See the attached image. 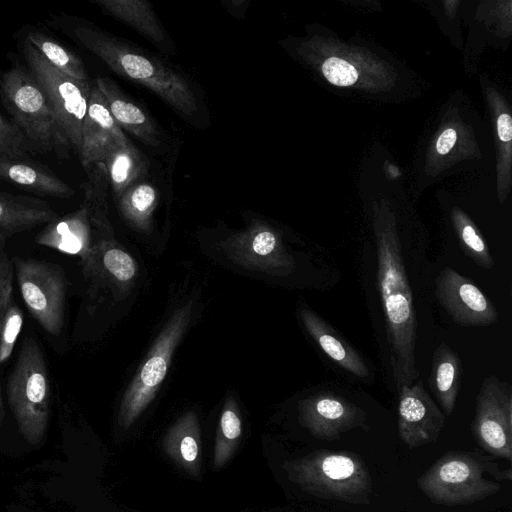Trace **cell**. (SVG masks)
I'll list each match as a JSON object with an SVG mask.
<instances>
[{
    "label": "cell",
    "mask_w": 512,
    "mask_h": 512,
    "mask_svg": "<svg viewBox=\"0 0 512 512\" xmlns=\"http://www.w3.org/2000/svg\"><path fill=\"white\" fill-rule=\"evenodd\" d=\"M471 430L485 452L512 460V389L508 383L494 375L483 380Z\"/></svg>",
    "instance_id": "10"
},
{
    "label": "cell",
    "mask_w": 512,
    "mask_h": 512,
    "mask_svg": "<svg viewBox=\"0 0 512 512\" xmlns=\"http://www.w3.org/2000/svg\"><path fill=\"white\" fill-rule=\"evenodd\" d=\"M56 218L57 213L44 200L0 192V236L5 240Z\"/></svg>",
    "instance_id": "19"
},
{
    "label": "cell",
    "mask_w": 512,
    "mask_h": 512,
    "mask_svg": "<svg viewBox=\"0 0 512 512\" xmlns=\"http://www.w3.org/2000/svg\"><path fill=\"white\" fill-rule=\"evenodd\" d=\"M282 467L289 481L314 497L354 505L372 502L370 471L354 452L316 450L285 461Z\"/></svg>",
    "instance_id": "4"
},
{
    "label": "cell",
    "mask_w": 512,
    "mask_h": 512,
    "mask_svg": "<svg viewBox=\"0 0 512 512\" xmlns=\"http://www.w3.org/2000/svg\"><path fill=\"white\" fill-rule=\"evenodd\" d=\"M22 158L0 156V179L43 196L70 198L74 195V190L47 167Z\"/></svg>",
    "instance_id": "17"
},
{
    "label": "cell",
    "mask_w": 512,
    "mask_h": 512,
    "mask_svg": "<svg viewBox=\"0 0 512 512\" xmlns=\"http://www.w3.org/2000/svg\"><path fill=\"white\" fill-rule=\"evenodd\" d=\"M6 240L0 236V320L1 317L13 301V275L14 266L5 250ZM5 417V408L0 384V432Z\"/></svg>",
    "instance_id": "30"
},
{
    "label": "cell",
    "mask_w": 512,
    "mask_h": 512,
    "mask_svg": "<svg viewBox=\"0 0 512 512\" xmlns=\"http://www.w3.org/2000/svg\"><path fill=\"white\" fill-rule=\"evenodd\" d=\"M156 201L157 192L152 185L136 184L121 196V210L127 218L141 223L149 217Z\"/></svg>",
    "instance_id": "27"
},
{
    "label": "cell",
    "mask_w": 512,
    "mask_h": 512,
    "mask_svg": "<svg viewBox=\"0 0 512 512\" xmlns=\"http://www.w3.org/2000/svg\"><path fill=\"white\" fill-rule=\"evenodd\" d=\"M509 466L502 470L475 451H449L439 457L416 480L419 490L433 503L464 506L497 494L500 481H511Z\"/></svg>",
    "instance_id": "3"
},
{
    "label": "cell",
    "mask_w": 512,
    "mask_h": 512,
    "mask_svg": "<svg viewBox=\"0 0 512 512\" xmlns=\"http://www.w3.org/2000/svg\"><path fill=\"white\" fill-rule=\"evenodd\" d=\"M101 260L105 270L119 281H127L135 275L133 259L120 249L105 250Z\"/></svg>",
    "instance_id": "31"
},
{
    "label": "cell",
    "mask_w": 512,
    "mask_h": 512,
    "mask_svg": "<svg viewBox=\"0 0 512 512\" xmlns=\"http://www.w3.org/2000/svg\"><path fill=\"white\" fill-rule=\"evenodd\" d=\"M398 434L410 449L435 442L446 416L437 406L422 381L398 388Z\"/></svg>",
    "instance_id": "12"
},
{
    "label": "cell",
    "mask_w": 512,
    "mask_h": 512,
    "mask_svg": "<svg viewBox=\"0 0 512 512\" xmlns=\"http://www.w3.org/2000/svg\"><path fill=\"white\" fill-rule=\"evenodd\" d=\"M461 376L462 364L458 353L441 343L433 353L428 384L445 416H450L455 408Z\"/></svg>",
    "instance_id": "21"
},
{
    "label": "cell",
    "mask_w": 512,
    "mask_h": 512,
    "mask_svg": "<svg viewBox=\"0 0 512 512\" xmlns=\"http://www.w3.org/2000/svg\"><path fill=\"white\" fill-rule=\"evenodd\" d=\"M103 11L131 26L153 43H163L166 33L151 4L142 0H96Z\"/></svg>",
    "instance_id": "22"
},
{
    "label": "cell",
    "mask_w": 512,
    "mask_h": 512,
    "mask_svg": "<svg viewBox=\"0 0 512 512\" xmlns=\"http://www.w3.org/2000/svg\"><path fill=\"white\" fill-rule=\"evenodd\" d=\"M0 140L13 148L21 157L34 150L19 127L0 115Z\"/></svg>",
    "instance_id": "33"
},
{
    "label": "cell",
    "mask_w": 512,
    "mask_h": 512,
    "mask_svg": "<svg viewBox=\"0 0 512 512\" xmlns=\"http://www.w3.org/2000/svg\"><path fill=\"white\" fill-rule=\"evenodd\" d=\"M102 163L114 194L120 198L148 168L145 157L131 142L112 150Z\"/></svg>",
    "instance_id": "23"
},
{
    "label": "cell",
    "mask_w": 512,
    "mask_h": 512,
    "mask_svg": "<svg viewBox=\"0 0 512 512\" xmlns=\"http://www.w3.org/2000/svg\"><path fill=\"white\" fill-rule=\"evenodd\" d=\"M325 78L336 86H350L357 81L356 68L345 60L337 57L328 58L322 66Z\"/></svg>",
    "instance_id": "32"
},
{
    "label": "cell",
    "mask_w": 512,
    "mask_h": 512,
    "mask_svg": "<svg viewBox=\"0 0 512 512\" xmlns=\"http://www.w3.org/2000/svg\"><path fill=\"white\" fill-rule=\"evenodd\" d=\"M23 52L28 70L41 88L54 121L53 149L60 158L79 151L81 130L91 92L89 81H79L53 67L29 42Z\"/></svg>",
    "instance_id": "5"
},
{
    "label": "cell",
    "mask_w": 512,
    "mask_h": 512,
    "mask_svg": "<svg viewBox=\"0 0 512 512\" xmlns=\"http://www.w3.org/2000/svg\"><path fill=\"white\" fill-rule=\"evenodd\" d=\"M435 283L438 302L456 324L484 327L497 323L499 314L490 299L453 268H444Z\"/></svg>",
    "instance_id": "11"
},
{
    "label": "cell",
    "mask_w": 512,
    "mask_h": 512,
    "mask_svg": "<svg viewBox=\"0 0 512 512\" xmlns=\"http://www.w3.org/2000/svg\"><path fill=\"white\" fill-rule=\"evenodd\" d=\"M277 244L275 235L268 230H264L256 234L252 241V248L258 255H269L273 252Z\"/></svg>",
    "instance_id": "34"
},
{
    "label": "cell",
    "mask_w": 512,
    "mask_h": 512,
    "mask_svg": "<svg viewBox=\"0 0 512 512\" xmlns=\"http://www.w3.org/2000/svg\"><path fill=\"white\" fill-rule=\"evenodd\" d=\"M16 278L23 301L30 314L51 335L64 327L68 280L58 264L15 258Z\"/></svg>",
    "instance_id": "7"
},
{
    "label": "cell",
    "mask_w": 512,
    "mask_h": 512,
    "mask_svg": "<svg viewBox=\"0 0 512 512\" xmlns=\"http://www.w3.org/2000/svg\"><path fill=\"white\" fill-rule=\"evenodd\" d=\"M299 420L315 438L333 441L343 433L364 426L366 414L346 399L322 392L300 403Z\"/></svg>",
    "instance_id": "13"
},
{
    "label": "cell",
    "mask_w": 512,
    "mask_h": 512,
    "mask_svg": "<svg viewBox=\"0 0 512 512\" xmlns=\"http://www.w3.org/2000/svg\"><path fill=\"white\" fill-rule=\"evenodd\" d=\"M190 318V306L177 310L157 338L149 357L125 392L118 424L127 430L154 398L164 379L172 353Z\"/></svg>",
    "instance_id": "9"
},
{
    "label": "cell",
    "mask_w": 512,
    "mask_h": 512,
    "mask_svg": "<svg viewBox=\"0 0 512 512\" xmlns=\"http://www.w3.org/2000/svg\"><path fill=\"white\" fill-rule=\"evenodd\" d=\"M39 245L61 253L80 257L84 272L88 275L94 268V255L90 247V228L84 207L48 223L38 233Z\"/></svg>",
    "instance_id": "15"
},
{
    "label": "cell",
    "mask_w": 512,
    "mask_h": 512,
    "mask_svg": "<svg viewBox=\"0 0 512 512\" xmlns=\"http://www.w3.org/2000/svg\"><path fill=\"white\" fill-rule=\"evenodd\" d=\"M0 156L19 158L21 157L13 148L0 140Z\"/></svg>",
    "instance_id": "37"
},
{
    "label": "cell",
    "mask_w": 512,
    "mask_h": 512,
    "mask_svg": "<svg viewBox=\"0 0 512 512\" xmlns=\"http://www.w3.org/2000/svg\"><path fill=\"white\" fill-rule=\"evenodd\" d=\"M457 140L456 131L452 128L446 129L438 138L436 149L440 154H447Z\"/></svg>",
    "instance_id": "35"
},
{
    "label": "cell",
    "mask_w": 512,
    "mask_h": 512,
    "mask_svg": "<svg viewBox=\"0 0 512 512\" xmlns=\"http://www.w3.org/2000/svg\"><path fill=\"white\" fill-rule=\"evenodd\" d=\"M162 448L170 460L186 474L197 476L202 461L201 435L197 416L187 413L166 432Z\"/></svg>",
    "instance_id": "20"
},
{
    "label": "cell",
    "mask_w": 512,
    "mask_h": 512,
    "mask_svg": "<svg viewBox=\"0 0 512 512\" xmlns=\"http://www.w3.org/2000/svg\"><path fill=\"white\" fill-rule=\"evenodd\" d=\"M300 317L309 335L333 362L356 377L369 376V369L359 353L320 316L308 307H302Z\"/></svg>",
    "instance_id": "18"
},
{
    "label": "cell",
    "mask_w": 512,
    "mask_h": 512,
    "mask_svg": "<svg viewBox=\"0 0 512 512\" xmlns=\"http://www.w3.org/2000/svg\"><path fill=\"white\" fill-rule=\"evenodd\" d=\"M85 170L87 179L82 184L85 196L83 207L89 223L99 225L103 221L106 206L108 174L103 163L93 164Z\"/></svg>",
    "instance_id": "26"
},
{
    "label": "cell",
    "mask_w": 512,
    "mask_h": 512,
    "mask_svg": "<svg viewBox=\"0 0 512 512\" xmlns=\"http://www.w3.org/2000/svg\"><path fill=\"white\" fill-rule=\"evenodd\" d=\"M26 41L62 73L79 81H89L82 60L45 34L37 31L29 32Z\"/></svg>",
    "instance_id": "24"
},
{
    "label": "cell",
    "mask_w": 512,
    "mask_h": 512,
    "mask_svg": "<svg viewBox=\"0 0 512 512\" xmlns=\"http://www.w3.org/2000/svg\"><path fill=\"white\" fill-rule=\"evenodd\" d=\"M499 138L503 142H509L512 139V118L509 114H501L497 121Z\"/></svg>",
    "instance_id": "36"
},
{
    "label": "cell",
    "mask_w": 512,
    "mask_h": 512,
    "mask_svg": "<svg viewBox=\"0 0 512 512\" xmlns=\"http://www.w3.org/2000/svg\"><path fill=\"white\" fill-rule=\"evenodd\" d=\"M241 434L240 417L235 406L227 402L220 417L214 444L213 464L216 469L230 461L239 445Z\"/></svg>",
    "instance_id": "25"
},
{
    "label": "cell",
    "mask_w": 512,
    "mask_h": 512,
    "mask_svg": "<svg viewBox=\"0 0 512 512\" xmlns=\"http://www.w3.org/2000/svg\"><path fill=\"white\" fill-rule=\"evenodd\" d=\"M377 280L381 296L392 377L397 389L418 379L416 316L401 248L392 230L377 231Z\"/></svg>",
    "instance_id": "1"
},
{
    "label": "cell",
    "mask_w": 512,
    "mask_h": 512,
    "mask_svg": "<svg viewBox=\"0 0 512 512\" xmlns=\"http://www.w3.org/2000/svg\"><path fill=\"white\" fill-rule=\"evenodd\" d=\"M7 399L22 437L39 444L50 416L49 373L42 349L27 337L7 383Z\"/></svg>",
    "instance_id": "6"
},
{
    "label": "cell",
    "mask_w": 512,
    "mask_h": 512,
    "mask_svg": "<svg viewBox=\"0 0 512 512\" xmlns=\"http://www.w3.org/2000/svg\"><path fill=\"white\" fill-rule=\"evenodd\" d=\"M129 143L130 140L111 115L103 94L94 85L91 87L81 130L78 154L82 166L86 169L93 164L102 163L112 150Z\"/></svg>",
    "instance_id": "14"
},
{
    "label": "cell",
    "mask_w": 512,
    "mask_h": 512,
    "mask_svg": "<svg viewBox=\"0 0 512 512\" xmlns=\"http://www.w3.org/2000/svg\"><path fill=\"white\" fill-rule=\"evenodd\" d=\"M23 320L22 310L12 301L0 320V365L10 358L21 331Z\"/></svg>",
    "instance_id": "29"
},
{
    "label": "cell",
    "mask_w": 512,
    "mask_h": 512,
    "mask_svg": "<svg viewBox=\"0 0 512 512\" xmlns=\"http://www.w3.org/2000/svg\"><path fill=\"white\" fill-rule=\"evenodd\" d=\"M74 35L115 73L147 87L181 114L190 117L198 111L186 79L157 57L96 28L80 26Z\"/></svg>",
    "instance_id": "2"
},
{
    "label": "cell",
    "mask_w": 512,
    "mask_h": 512,
    "mask_svg": "<svg viewBox=\"0 0 512 512\" xmlns=\"http://www.w3.org/2000/svg\"><path fill=\"white\" fill-rule=\"evenodd\" d=\"M95 85L106 99L110 113L120 128H124L146 145L158 146L161 143V134L153 119L111 78L99 77Z\"/></svg>",
    "instance_id": "16"
},
{
    "label": "cell",
    "mask_w": 512,
    "mask_h": 512,
    "mask_svg": "<svg viewBox=\"0 0 512 512\" xmlns=\"http://www.w3.org/2000/svg\"><path fill=\"white\" fill-rule=\"evenodd\" d=\"M1 98L34 148H53L54 121L47 100L27 68L13 67L0 80Z\"/></svg>",
    "instance_id": "8"
},
{
    "label": "cell",
    "mask_w": 512,
    "mask_h": 512,
    "mask_svg": "<svg viewBox=\"0 0 512 512\" xmlns=\"http://www.w3.org/2000/svg\"><path fill=\"white\" fill-rule=\"evenodd\" d=\"M456 227L463 252L478 266L490 269L494 265L489 248L473 226L463 216H456Z\"/></svg>",
    "instance_id": "28"
}]
</instances>
